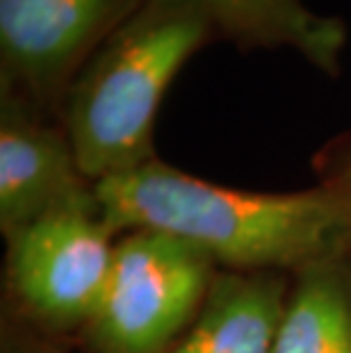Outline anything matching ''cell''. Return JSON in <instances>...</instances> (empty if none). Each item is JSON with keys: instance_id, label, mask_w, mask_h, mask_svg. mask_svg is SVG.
Returning a JSON list of instances; mask_svg holds the SVG:
<instances>
[{"instance_id": "cell-1", "label": "cell", "mask_w": 351, "mask_h": 353, "mask_svg": "<svg viewBox=\"0 0 351 353\" xmlns=\"http://www.w3.org/2000/svg\"><path fill=\"white\" fill-rule=\"evenodd\" d=\"M114 232L158 230L228 272H301L351 249L347 199L335 185L263 194L205 183L158 157L94 185Z\"/></svg>"}, {"instance_id": "cell-3", "label": "cell", "mask_w": 351, "mask_h": 353, "mask_svg": "<svg viewBox=\"0 0 351 353\" xmlns=\"http://www.w3.org/2000/svg\"><path fill=\"white\" fill-rule=\"evenodd\" d=\"M214 262L158 230H130L114 258L85 340L94 353H162L199 314Z\"/></svg>"}, {"instance_id": "cell-4", "label": "cell", "mask_w": 351, "mask_h": 353, "mask_svg": "<svg viewBox=\"0 0 351 353\" xmlns=\"http://www.w3.org/2000/svg\"><path fill=\"white\" fill-rule=\"evenodd\" d=\"M114 235L94 192L43 214L7 239L12 294L43 326L85 328L106 290Z\"/></svg>"}, {"instance_id": "cell-7", "label": "cell", "mask_w": 351, "mask_h": 353, "mask_svg": "<svg viewBox=\"0 0 351 353\" xmlns=\"http://www.w3.org/2000/svg\"><path fill=\"white\" fill-rule=\"evenodd\" d=\"M288 294L281 272L217 274L199 314L162 353H272Z\"/></svg>"}, {"instance_id": "cell-8", "label": "cell", "mask_w": 351, "mask_h": 353, "mask_svg": "<svg viewBox=\"0 0 351 353\" xmlns=\"http://www.w3.org/2000/svg\"><path fill=\"white\" fill-rule=\"evenodd\" d=\"M217 34L240 46L290 48L326 76H338L347 30L340 19L310 12L303 0H194Z\"/></svg>"}, {"instance_id": "cell-10", "label": "cell", "mask_w": 351, "mask_h": 353, "mask_svg": "<svg viewBox=\"0 0 351 353\" xmlns=\"http://www.w3.org/2000/svg\"><path fill=\"white\" fill-rule=\"evenodd\" d=\"M335 187L345 194V199H347V205H349V216H351V162H349V167L345 171V176H342L340 183H335Z\"/></svg>"}, {"instance_id": "cell-5", "label": "cell", "mask_w": 351, "mask_h": 353, "mask_svg": "<svg viewBox=\"0 0 351 353\" xmlns=\"http://www.w3.org/2000/svg\"><path fill=\"white\" fill-rule=\"evenodd\" d=\"M146 0H0L3 96L59 108L73 78Z\"/></svg>"}, {"instance_id": "cell-9", "label": "cell", "mask_w": 351, "mask_h": 353, "mask_svg": "<svg viewBox=\"0 0 351 353\" xmlns=\"http://www.w3.org/2000/svg\"><path fill=\"white\" fill-rule=\"evenodd\" d=\"M272 353H351L347 253L312 262L294 274Z\"/></svg>"}, {"instance_id": "cell-2", "label": "cell", "mask_w": 351, "mask_h": 353, "mask_svg": "<svg viewBox=\"0 0 351 353\" xmlns=\"http://www.w3.org/2000/svg\"><path fill=\"white\" fill-rule=\"evenodd\" d=\"M212 39L194 0H146L89 57L59 105L62 128L92 185L155 157L153 130L164 92Z\"/></svg>"}, {"instance_id": "cell-6", "label": "cell", "mask_w": 351, "mask_h": 353, "mask_svg": "<svg viewBox=\"0 0 351 353\" xmlns=\"http://www.w3.org/2000/svg\"><path fill=\"white\" fill-rule=\"evenodd\" d=\"M94 185L80 171L62 125L14 96L0 108V230L5 239L53 210L85 199Z\"/></svg>"}]
</instances>
